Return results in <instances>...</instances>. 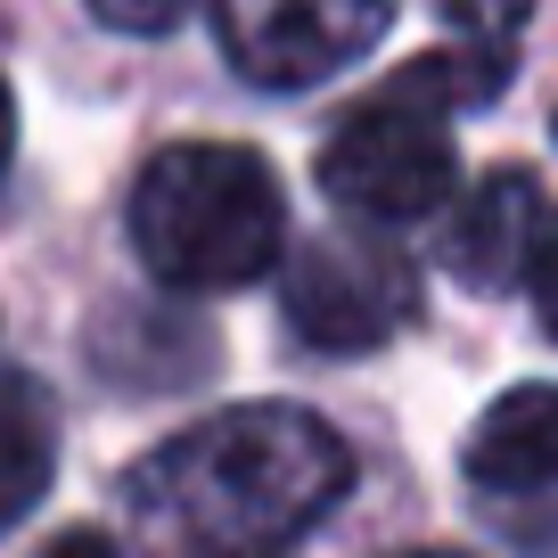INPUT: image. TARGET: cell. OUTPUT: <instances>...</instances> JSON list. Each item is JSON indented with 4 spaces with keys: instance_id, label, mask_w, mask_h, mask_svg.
<instances>
[{
    "instance_id": "10",
    "label": "cell",
    "mask_w": 558,
    "mask_h": 558,
    "mask_svg": "<svg viewBox=\"0 0 558 558\" xmlns=\"http://www.w3.org/2000/svg\"><path fill=\"white\" fill-rule=\"evenodd\" d=\"M197 0H90V17L116 25V34H173Z\"/></svg>"
},
{
    "instance_id": "7",
    "label": "cell",
    "mask_w": 558,
    "mask_h": 558,
    "mask_svg": "<svg viewBox=\"0 0 558 558\" xmlns=\"http://www.w3.org/2000/svg\"><path fill=\"white\" fill-rule=\"evenodd\" d=\"M469 476L493 493L558 485V386H509L469 436Z\"/></svg>"
},
{
    "instance_id": "11",
    "label": "cell",
    "mask_w": 558,
    "mask_h": 558,
    "mask_svg": "<svg viewBox=\"0 0 558 558\" xmlns=\"http://www.w3.org/2000/svg\"><path fill=\"white\" fill-rule=\"evenodd\" d=\"M525 288H534V313H542V329L558 337V230L542 239V255H534V271H525Z\"/></svg>"
},
{
    "instance_id": "9",
    "label": "cell",
    "mask_w": 558,
    "mask_h": 558,
    "mask_svg": "<svg viewBox=\"0 0 558 558\" xmlns=\"http://www.w3.org/2000/svg\"><path fill=\"white\" fill-rule=\"evenodd\" d=\"M436 9L460 25V34H476L485 50H509V34L534 17V0H436Z\"/></svg>"
},
{
    "instance_id": "14",
    "label": "cell",
    "mask_w": 558,
    "mask_h": 558,
    "mask_svg": "<svg viewBox=\"0 0 558 558\" xmlns=\"http://www.w3.org/2000/svg\"><path fill=\"white\" fill-rule=\"evenodd\" d=\"M402 558H469V550H402Z\"/></svg>"
},
{
    "instance_id": "6",
    "label": "cell",
    "mask_w": 558,
    "mask_h": 558,
    "mask_svg": "<svg viewBox=\"0 0 558 558\" xmlns=\"http://www.w3.org/2000/svg\"><path fill=\"white\" fill-rule=\"evenodd\" d=\"M542 239H550V197H542V181L518 173V165H493L452 206V222H444V271H452L460 288H476V296H501V288H518V279L534 271Z\"/></svg>"
},
{
    "instance_id": "8",
    "label": "cell",
    "mask_w": 558,
    "mask_h": 558,
    "mask_svg": "<svg viewBox=\"0 0 558 558\" xmlns=\"http://www.w3.org/2000/svg\"><path fill=\"white\" fill-rule=\"evenodd\" d=\"M50 476H58V402L41 395V378L0 369V534L41 509Z\"/></svg>"
},
{
    "instance_id": "5",
    "label": "cell",
    "mask_w": 558,
    "mask_h": 558,
    "mask_svg": "<svg viewBox=\"0 0 558 558\" xmlns=\"http://www.w3.org/2000/svg\"><path fill=\"white\" fill-rule=\"evenodd\" d=\"M222 50L263 90H313L378 50L395 25V0H214Z\"/></svg>"
},
{
    "instance_id": "4",
    "label": "cell",
    "mask_w": 558,
    "mask_h": 558,
    "mask_svg": "<svg viewBox=\"0 0 558 558\" xmlns=\"http://www.w3.org/2000/svg\"><path fill=\"white\" fill-rule=\"evenodd\" d=\"M279 304L313 353H378L418 320V263L378 230H320L288 255Z\"/></svg>"
},
{
    "instance_id": "1",
    "label": "cell",
    "mask_w": 558,
    "mask_h": 558,
    "mask_svg": "<svg viewBox=\"0 0 558 558\" xmlns=\"http://www.w3.org/2000/svg\"><path fill=\"white\" fill-rule=\"evenodd\" d=\"M353 485V452L304 402H239L197 418L132 476V501L157 525L206 542L214 558H263L313 534Z\"/></svg>"
},
{
    "instance_id": "2",
    "label": "cell",
    "mask_w": 558,
    "mask_h": 558,
    "mask_svg": "<svg viewBox=\"0 0 558 558\" xmlns=\"http://www.w3.org/2000/svg\"><path fill=\"white\" fill-rule=\"evenodd\" d=\"M509 83V50H427L395 74L386 90H369L362 107H345L320 148V190L362 222H418L452 197V107H485Z\"/></svg>"
},
{
    "instance_id": "3",
    "label": "cell",
    "mask_w": 558,
    "mask_h": 558,
    "mask_svg": "<svg viewBox=\"0 0 558 558\" xmlns=\"http://www.w3.org/2000/svg\"><path fill=\"white\" fill-rule=\"evenodd\" d=\"M132 246L165 288H246L279 263L288 246V197L279 173L255 148L230 140H181L165 157H148V173L132 181Z\"/></svg>"
},
{
    "instance_id": "12",
    "label": "cell",
    "mask_w": 558,
    "mask_h": 558,
    "mask_svg": "<svg viewBox=\"0 0 558 558\" xmlns=\"http://www.w3.org/2000/svg\"><path fill=\"white\" fill-rule=\"evenodd\" d=\"M41 558H123V550H116V542L99 534V525H74V534H58V542H50Z\"/></svg>"
},
{
    "instance_id": "13",
    "label": "cell",
    "mask_w": 558,
    "mask_h": 558,
    "mask_svg": "<svg viewBox=\"0 0 558 558\" xmlns=\"http://www.w3.org/2000/svg\"><path fill=\"white\" fill-rule=\"evenodd\" d=\"M9 157H17V99H9V83H0V173H9Z\"/></svg>"
}]
</instances>
